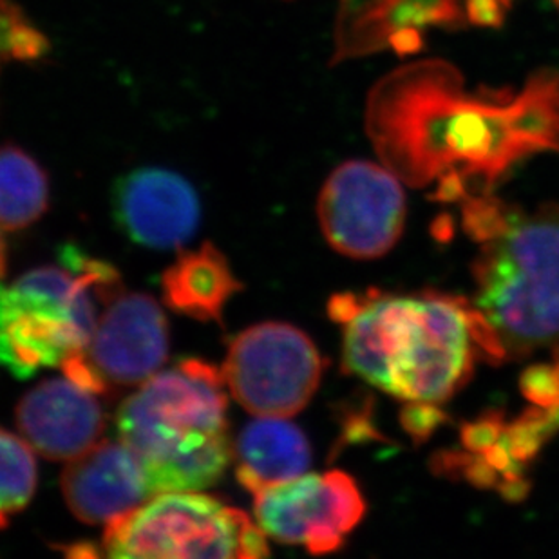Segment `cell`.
Instances as JSON below:
<instances>
[{
  "mask_svg": "<svg viewBox=\"0 0 559 559\" xmlns=\"http://www.w3.org/2000/svg\"><path fill=\"white\" fill-rule=\"evenodd\" d=\"M448 66L420 63L379 85L368 131L396 176L424 186L440 178L448 198L467 181H492L518 159L559 153V73L538 74L520 93L471 95Z\"/></svg>",
  "mask_w": 559,
  "mask_h": 559,
  "instance_id": "6da1fadb",
  "label": "cell"
},
{
  "mask_svg": "<svg viewBox=\"0 0 559 559\" xmlns=\"http://www.w3.org/2000/svg\"><path fill=\"white\" fill-rule=\"evenodd\" d=\"M465 225L481 243L471 307L480 349L522 359L559 344V205L522 211L480 195Z\"/></svg>",
  "mask_w": 559,
  "mask_h": 559,
  "instance_id": "7a4b0ae2",
  "label": "cell"
},
{
  "mask_svg": "<svg viewBox=\"0 0 559 559\" xmlns=\"http://www.w3.org/2000/svg\"><path fill=\"white\" fill-rule=\"evenodd\" d=\"M344 326V370L412 404L448 401L473 368L475 316L440 296H344L330 301Z\"/></svg>",
  "mask_w": 559,
  "mask_h": 559,
  "instance_id": "3957f363",
  "label": "cell"
},
{
  "mask_svg": "<svg viewBox=\"0 0 559 559\" xmlns=\"http://www.w3.org/2000/svg\"><path fill=\"white\" fill-rule=\"evenodd\" d=\"M222 371L183 360L143 382L118 409L120 440L142 459L154 495L214 486L233 460Z\"/></svg>",
  "mask_w": 559,
  "mask_h": 559,
  "instance_id": "277c9868",
  "label": "cell"
},
{
  "mask_svg": "<svg viewBox=\"0 0 559 559\" xmlns=\"http://www.w3.org/2000/svg\"><path fill=\"white\" fill-rule=\"evenodd\" d=\"M62 266H44L0 283V365L27 379L84 352L102 308L123 290L117 270L73 245Z\"/></svg>",
  "mask_w": 559,
  "mask_h": 559,
  "instance_id": "5b68a950",
  "label": "cell"
},
{
  "mask_svg": "<svg viewBox=\"0 0 559 559\" xmlns=\"http://www.w3.org/2000/svg\"><path fill=\"white\" fill-rule=\"evenodd\" d=\"M258 522L200 491L162 492L106 525L109 558H233L270 556Z\"/></svg>",
  "mask_w": 559,
  "mask_h": 559,
  "instance_id": "8992f818",
  "label": "cell"
},
{
  "mask_svg": "<svg viewBox=\"0 0 559 559\" xmlns=\"http://www.w3.org/2000/svg\"><path fill=\"white\" fill-rule=\"evenodd\" d=\"M322 370L321 354L307 333L286 322H261L234 338L222 373L247 412L290 418L310 404Z\"/></svg>",
  "mask_w": 559,
  "mask_h": 559,
  "instance_id": "52a82bcc",
  "label": "cell"
},
{
  "mask_svg": "<svg viewBox=\"0 0 559 559\" xmlns=\"http://www.w3.org/2000/svg\"><path fill=\"white\" fill-rule=\"evenodd\" d=\"M169 357V324L153 297L120 292L102 308L90 343L66 360L63 374L98 395L134 388L162 370Z\"/></svg>",
  "mask_w": 559,
  "mask_h": 559,
  "instance_id": "ba28073f",
  "label": "cell"
},
{
  "mask_svg": "<svg viewBox=\"0 0 559 559\" xmlns=\"http://www.w3.org/2000/svg\"><path fill=\"white\" fill-rule=\"evenodd\" d=\"M317 216L335 252L382 258L404 233L406 195L393 170L352 159L338 165L322 186Z\"/></svg>",
  "mask_w": 559,
  "mask_h": 559,
  "instance_id": "9c48e42d",
  "label": "cell"
},
{
  "mask_svg": "<svg viewBox=\"0 0 559 559\" xmlns=\"http://www.w3.org/2000/svg\"><path fill=\"white\" fill-rule=\"evenodd\" d=\"M255 522L269 538L332 555L365 518L366 501L343 471L305 475L253 495Z\"/></svg>",
  "mask_w": 559,
  "mask_h": 559,
  "instance_id": "30bf717a",
  "label": "cell"
},
{
  "mask_svg": "<svg viewBox=\"0 0 559 559\" xmlns=\"http://www.w3.org/2000/svg\"><path fill=\"white\" fill-rule=\"evenodd\" d=\"M112 214L118 228L147 249L170 250L186 245L200 225V198L178 173L136 169L112 190Z\"/></svg>",
  "mask_w": 559,
  "mask_h": 559,
  "instance_id": "8fae6325",
  "label": "cell"
},
{
  "mask_svg": "<svg viewBox=\"0 0 559 559\" xmlns=\"http://www.w3.org/2000/svg\"><path fill=\"white\" fill-rule=\"evenodd\" d=\"M62 492L80 522L109 525L156 497L142 459L123 440H104L69 460Z\"/></svg>",
  "mask_w": 559,
  "mask_h": 559,
  "instance_id": "7c38bea8",
  "label": "cell"
},
{
  "mask_svg": "<svg viewBox=\"0 0 559 559\" xmlns=\"http://www.w3.org/2000/svg\"><path fill=\"white\" fill-rule=\"evenodd\" d=\"M16 428L35 453L69 462L100 442L106 415L98 393L63 374L44 380L22 396Z\"/></svg>",
  "mask_w": 559,
  "mask_h": 559,
  "instance_id": "4fadbf2b",
  "label": "cell"
},
{
  "mask_svg": "<svg viewBox=\"0 0 559 559\" xmlns=\"http://www.w3.org/2000/svg\"><path fill=\"white\" fill-rule=\"evenodd\" d=\"M236 476L252 495L305 475L311 462L310 443L288 418L259 417L233 445Z\"/></svg>",
  "mask_w": 559,
  "mask_h": 559,
  "instance_id": "5bb4252c",
  "label": "cell"
},
{
  "mask_svg": "<svg viewBox=\"0 0 559 559\" xmlns=\"http://www.w3.org/2000/svg\"><path fill=\"white\" fill-rule=\"evenodd\" d=\"M243 283L212 243L181 253L162 277L165 305L195 321L222 322L223 310Z\"/></svg>",
  "mask_w": 559,
  "mask_h": 559,
  "instance_id": "9a60e30c",
  "label": "cell"
},
{
  "mask_svg": "<svg viewBox=\"0 0 559 559\" xmlns=\"http://www.w3.org/2000/svg\"><path fill=\"white\" fill-rule=\"evenodd\" d=\"M49 180L37 159L15 145L0 147V228L24 230L48 212Z\"/></svg>",
  "mask_w": 559,
  "mask_h": 559,
  "instance_id": "2e32d148",
  "label": "cell"
},
{
  "mask_svg": "<svg viewBox=\"0 0 559 559\" xmlns=\"http://www.w3.org/2000/svg\"><path fill=\"white\" fill-rule=\"evenodd\" d=\"M37 489V462L22 437L0 429V528L26 509Z\"/></svg>",
  "mask_w": 559,
  "mask_h": 559,
  "instance_id": "e0dca14e",
  "label": "cell"
},
{
  "mask_svg": "<svg viewBox=\"0 0 559 559\" xmlns=\"http://www.w3.org/2000/svg\"><path fill=\"white\" fill-rule=\"evenodd\" d=\"M5 272V245L4 239H2V234H0V277L4 275Z\"/></svg>",
  "mask_w": 559,
  "mask_h": 559,
  "instance_id": "ac0fdd59",
  "label": "cell"
},
{
  "mask_svg": "<svg viewBox=\"0 0 559 559\" xmlns=\"http://www.w3.org/2000/svg\"><path fill=\"white\" fill-rule=\"evenodd\" d=\"M550 368H552V373H555L556 390H558V407H559V355H558V360H556V365L550 366Z\"/></svg>",
  "mask_w": 559,
  "mask_h": 559,
  "instance_id": "d6986e66",
  "label": "cell"
},
{
  "mask_svg": "<svg viewBox=\"0 0 559 559\" xmlns=\"http://www.w3.org/2000/svg\"><path fill=\"white\" fill-rule=\"evenodd\" d=\"M5 0H0V4H4Z\"/></svg>",
  "mask_w": 559,
  "mask_h": 559,
  "instance_id": "ffe728a7",
  "label": "cell"
},
{
  "mask_svg": "<svg viewBox=\"0 0 559 559\" xmlns=\"http://www.w3.org/2000/svg\"><path fill=\"white\" fill-rule=\"evenodd\" d=\"M556 4H558V8H559V0H555Z\"/></svg>",
  "mask_w": 559,
  "mask_h": 559,
  "instance_id": "44dd1931",
  "label": "cell"
}]
</instances>
